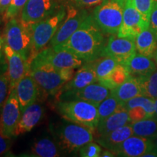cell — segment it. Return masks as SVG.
Returning <instances> with one entry per match:
<instances>
[{
    "instance_id": "38",
    "label": "cell",
    "mask_w": 157,
    "mask_h": 157,
    "mask_svg": "<svg viewBox=\"0 0 157 157\" xmlns=\"http://www.w3.org/2000/svg\"><path fill=\"white\" fill-rule=\"evenodd\" d=\"M76 6L80 7H90L99 5L105 0H73Z\"/></svg>"
},
{
    "instance_id": "46",
    "label": "cell",
    "mask_w": 157,
    "mask_h": 157,
    "mask_svg": "<svg viewBox=\"0 0 157 157\" xmlns=\"http://www.w3.org/2000/svg\"><path fill=\"white\" fill-rule=\"evenodd\" d=\"M154 60H155V62H156V66H157V50H156V52H155V54H154Z\"/></svg>"
},
{
    "instance_id": "8",
    "label": "cell",
    "mask_w": 157,
    "mask_h": 157,
    "mask_svg": "<svg viewBox=\"0 0 157 157\" xmlns=\"http://www.w3.org/2000/svg\"><path fill=\"white\" fill-rule=\"evenodd\" d=\"M58 10L55 0H28L21 10L20 21L29 29L32 25L54 14Z\"/></svg>"
},
{
    "instance_id": "6",
    "label": "cell",
    "mask_w": 157,
    "mask_h": 157,
    "mask_svg": "<svg viewBox=\"0 0 157 157\" xmlns=\"http://www.w3.org/2000/svg\"><path fill=\"white\" fill-rule=\"evenodd\" d=\"M4 39L6 44L16 51L30 63L32 50V38L30 29L16 17L12 18L5 25Z\"/></svg>"
},
{
    "instance_id": "22",
    "label": "cell",
    "mask_w": 157,
    "mask_h": 157,
    "mask_svg": "<svg viewBox=\"0 0 157 157\" xmlns=\"http://www.w3.org/2000/svg\"><path fill=\"white\" fill-rule=\"evenodd\" d=\"M130 123L128 111L125 108H122L104 120L99 121L96 129L98 135H103Z\"/></svg>"
},
{
    "instance_id": "16",
    "label": "cell",
    "mask_w": 157,
    "mask_h": 157,
    "mask_svg": "<svg viewBox=\"0 0 157 157\" xmlns=\"http://www.w3.org/2000/svg\"><path fill=\"white\" fill-rule=\"evenodd\" d=\"M152 149L153 145L151 139L133 135L118 146L113 153L117 156L139 157L143 156Z\"/></svg>"
},
{
    "instance_id": "30",
    "label": "cell",
    "mask_w": 157,
    "mask_h": 157,
    "mask_svg": "<svg viewBox=\"0 0 157 157\" xmlns=\"http://www.w3.org/2000/svg\"><path fill=\"white\" fill-rule=\"evenodd\" d=\"M138 80L142 95L154 99L157 98V69L151 75L139 78Z\"/></svg>"
},
{
    "instance_id": "40",
    "label": "cell",
    "mask_w": 157,
    "mask_h": 157,
    "mask_svg": "<svg viewBox=\"0 0 157 157\" xmlns=\"http://www.w3.org/2000/svg\"><path fill=\"white\" fill-rule=\"evenodd\" d=\"M12 0H0V13H4L10 5Z\"/></svg>"
},
{
    "instance_id": "24",
    "label": "cell",
    "mask_w": 157,
    "mask_h": 157,
    "mask_svg": "<svg viewBox=\"0 0 157 157\" xmlns=\"http://www.w3.org/2000/svg\"><path fill=\"white\" fill-rule=\"evenodd\" d=\"M135 45L138 53L148 58H154L157 50L156 34L150 27L145 29L135 38Z\"/></svg>"
},
{
    "instance_id": "32",
    "label": "cell",
    "mask_w": 157,
    "mask_h": 157,
    "mask_svg": "<svg viewBox=\"0 0 157 157\" xmlns=\"http://www.w3.org/2000/svg\"><path fill=\"white\" fill-rule=\"evenodd\" d=\"M135 7L140 13L143 21L149 25L150 17L155 0H132Z\"/></svg>"
},
{
    "instance_id": "42",
    "label": "cell",
    "mask_w": 157,
    "mask_h": 157,
    "mask_svg": "<svg viewBox=\"0 0 157 157\" xmlns=\"http://www.w3.org/2000/svg\"><path fill=\"white\" fill-rule=\"evenodd\" d=\"M5 39L4 36H0V57L5 56V52H4V48H5Z\"/></svg>"
},
{
    "instance_id": "4",
    "label": "cell",
    "mask_w": 157,
    "mask_h": 157,
    "mask_svg": "<svg viewBox=\"0 0 157 157\" xmlns=\"http://www.w3.org/2000/svg\"><path fill=\"white\" fill-rule=\"evenodd\" d=\"M66 15V9L62 7L54 14L29 27L32 38V50L30 63L37 54L44 50L47 45L50 44L51 39L56 34Z\"/></svg>"
},
{
    "instance_id": "44",
    "label": "cell",
    "mask_w": 157,
    "mask_h": 157,
    "mask_svg": "<svg viewBox=\"0 0 157 157\" xmlns=\"http://www.w3.org/2000/svg\"><path fill=\"white\" fill-rule=\"evenodd\" d=\"M152 145H153V149L152 151H154L157 154V136H156L152 140Z\"/></svg>"
},
{
    "instance_id": "19",
    "label": "cell",
    "mask_w": 157,
    "mask_h": 157,
    "mask_svg": "<svg viewBox=\"0 0 157 157\" xmlns=\"http://www.w3.org/2000/svg\"><path fill=\"white\" fill-rule=\"evenodd\" d=\"M44 116L43 108L38 103H33L25 109L21 113V119L15 130L14 137L29 132L39 121Z\"/></svg>"
},
{
    "instance_id": "11",
    "label": "cell",
    "mask_w": 157,
    "mask_h": 157,
    "mask_svg": "<svg viewBox=\"0 0 157 157\" xmlns=\"http://www.w3.org/2000/svg\"><path fill=\"white\" fill-rule=\"evenodd\" d=\"M136 53L135 39L110 35L104 48L103 56L112 58L119 63L126 66Z\"/></svg>"
},
{
    "instance_id": "26",
    "label": "cell",
    "mask_w": 157,
    "mask_h": 157,
    "mask_svg": "<svg viewBox=\"0 0 157 157\" xmlns=\"http://www.w3.org/2000/svg\"><path fill=\"white\" fill-rule=\"evenodd\" d=\"M130 124L134 135L146 137L151 140L157 136V117L154 116Z\"/></svg>"
},
{
    "instance_id": "3",
    "label": "cell",
    "mask_w": 157,
    "mask_h": 157,
    "mask_svg": "<svg viewBox=\"0 0 157 157\" xmlns=\"http://www.w3.org/2000/svg\"><path fill=\"white\" fill-rule=\"evenodd\" d=\"M57 108L64 119L70 122L89 127L93 131L99 123L98 105L83 100L60 101Z\"/></svg>"
},
{
    "instance_id": "45",
    "label": "cell",
    "mask_w": 157,
    "mask_h": 157,
    "mask_svg": "<svg viewBox=\"0 0 157 157\" xmlns=\"http://www.w3.org/2000/svg\"><path fill=\"white\" fill-rule=\"evenodd\" d=\"M155 100V113H154V117H157V98Z\"/></svg>"
},
{
    "instance_id": "27",
    "label": "cell",
    "mask_w": 157,
    "mask_h": 157,
    "mask_svg": "<svg viewBox=\"0 0 157 157\" xmlns=\"http://www.w3.org/2000/svg\"><path fill=\"white\" fill-rule=\"evenodd\" d=\"M129 76L130 75L126 66L119 63L106 77L98 82L111 90L123 84Z\"/></svg>"
},
{
    "instance_id": "14",
    "label": "cell",
    "mask_w": 157,
    "mask_h": 157,
    "mask_svg": "<svg viewBox=\"0 0 157 157\" xmlns=\"http://www.w3.org/2000/svg\"><path fill=\"white\" fill-rule=\"evenodd\" d=\"M95 82H98V81L94 68L93 61L85 62V64H83L79 68L73 78L66 82L56 94L57 99L58 100L63 96L73 93Z\"/></svg>"
},
{
    "instance_id": "12",
    "label": "cell",
    "mask_w": 157,
    "mask_h": 157,
    "mask_svg": "<svg viewBox=\"0 0 157 157\" xmlns=\"http://www.w3.org/2000/svg\"><path fill=\"white\" fill-rule=\"evenodd\" d=\"M40 61L48 63L58 68H79L84 64L82 60L75 54L56 46L44 48L34 58Z\"/></svg>"
},
{
    "instance_id": "33",
    "label": "cell",
    "mask_w": 157,
    "mask_h": 157,
    "mask_svg": "<svg viewBox=\"0 0 157 157\" xmlns=\"http://www.w3.org/2000/svg\"><path fill=\"white\" fill-rule=\"evenodd\" d=\"M28 0H12L10 5L4 13L3 19L6 22L10 21L12 18L16 17L20 12L22 10L25 4Z\"/></svg>"
},
{
    "instance_id": "5",
    "label": "cell",
    "mask_w": 157,
    "mask_h": 157,
    "mask_svg": "<svg viewBox=\"0 0 157 157\" xmlns=\"http://www.w3.org/2000/svg\"><path fill=\"white\" fill-rule=\"evenodd\" d=\"M125 0H105L94 9V21L104 34L117 35L123 19Z\"/></svg>"
},
{
    "instance_id": "21",
    "label": "cell",
    "mask_w": 157,
    "mask_h": 157,
    "mask_svg": "<svg viewBox=\"0 0 157 157\" xmlns=\"http://www.w3.org/2000/svg\"><path fill=\"white\" fill-rule=\"evenodd\" d=\"M132 135H133L132 127L131 124H129L108 134L99 135L97 141L103 148L113 152L118 146H120L124 141Z\"/></svg>"
},
{
    "instance_id": "28",
    "label": "cell",
    "mask_w": 157,
    "mask_h": 157,
    "mask_svg": "<svg viewBox=\"0 0 157 157\" xmlns=\"http://www.w3.org/2000/svg\"><path fill=\"white\" fill-rule=\"evenodd\" d=\"M122 108H124V104L110 93V95L98 106L99 121L104 120Z\"/></svg>"
},
{
    "instance_id": "18",
    "label": "cell",
    "mask_w": 157,
    "mask_h": 157,
    "mask_svg": "<svg viewBox=\"0 0 157 157\" xmlns=\"http://www.w3.org/2000/svg\"><path fill=\"white\" fill-rule=\"evenodd\" d=\"M15 88L21 112L31 104L36 103L39 95V85L29 74L19 81Z\"/></svg>"
},
{
    "instance_id": "43",
    "label": "cell",
    "mask_w": 157,
    "mask_h": 157,
    "mask_svg": "<svg viewBox=\"0 0 157 157\" xmlns=\"http://www.w3.org/2000/svg\"><path fill=\"white\" fill-rule=\"evenodd\" d=\"M115 156H116V154H114V153H113L112 151L109 150V149H107V150L101 152V156H102V157H113Z\"/></svg>"
},
{
    "instance_id": "1",
    "label": "cell",
    "mask_w": 157,
    "mask_h": 157,
    "mask_svg": "<svg viewBox=\"0 0 157 157\" xmlns=\"http://www.w3.org/2000/svg\"><path fill=\"white\" fill-rule=\"evenodd\" d=\"M103 34L89 15L68 40L56 47L70 51L84 62L95 61L103 57L106 44Z\"/></svg>"
},
{
    "instance_id": "23",
    "label": "cell",
    "mask_w": 157,
    "mask_h": 157,
    "mask_svg": "<svg viewBox=\"0 0 157 157\" xmlns=\"http://www.w3.org/2000/svg\"><path fill=\"white\" fill-rule=\"evenodd\" d=\"M111 95L123 104L133 98L142 95L138 78L129 76L123 84L111 90Z\"/></svg>"
},
{
    "instance_id": "31",
    "label": "cell",
    "mask_w": 157,
    "mask_h": 157,
    "mask_svg": "<svg viewBox=\"0 0 157 157\" xmlns=\"http://www.w3.org/2000/svg\"><path fill=\"white\" fill-rule=\"evenodd\" d=\"M124 108L127 110L132 109L135 106H141L144 108L148 113L150 117L154 116L155 113V100L154 98L146 97V96L140 95L133 98L129 101L126 102L124 104Z\"/></svg>"
},
{
    "instance_id": "35",
    "label": "cell",
    "mask_w": 157,
    "mask_h": 157,
    "mask_svg": "<svg viewBox=\"0 0 157 157\" xmlns=\"http://www.w3.org/2000/svg\"><path fill=\"white\" fill-rule=\"evenodd\" d=\"M102 152L101 147L97 143H88L79 149V155L82 157H98L101 156Z\"/></svg>"
},
{
    "instance_id": "29",
    "label": "cell",
    "mask_w": 157,
    "mask_h": 157,
    "mask_svg": "<svg viewBox=\"0 0 157 157\" xmlns=\"http://www.w3.org/2000/svg\"><path fill=\"white\" fill-rule=\"evenodd\" d=\"M118 64L119 63L116 61L114 59L108 56H103L93 61L98 81H101L106 77Z\"/></svg>"
},
{
    "instance_id": "37",
    "label": "cell",
    "mask_w": 157,
    "mask_h": 157,
    "mask_svg": "<svg viewBox=\"0 0 157 157\" xmlns=\"http://www.w3.org/2000/svg\"><path fill=\"white\" fill-rule=\"evenodd\" d=\"M149 27L157 36V0H155L154 7L151 13Z\"/></svg>"
},
{
    "instance_id": "2",
    "label": "cell",
    "mask_w": 157,
    "mask_h": 157,
    "mask_svg": "<svg viewBox=\"0 0 157 157\" xmlns=\"http://www.w3.org/2000/svg\"><path fill=\"white\" fill-rule=\"evenodd\" d=\"M29 74L41 89L50 95H56L66 82L73 78L74 69L58 68L34 58L30 63Z\"/></svg>"
},
{
    "instance_id": "17",
    "label": "cell",
    "mask_w": 157,
    "mask_h": 157,
    "mask_svg": "<svg viewBox=\"0 0 157 157\" xmlns=\"http://www.w3.org/2000/svg\"><path fill=\"white\" fill-rule=\"evenodd\" d=\"M111 93V90L104 87L99 82H95L82 88V89L68 94L59 98L58 101H68V100H83L90 103L99 105Z\"/></svg>"
},
{
    "instance_id": "7",
    "label": "cell",
    "mask_w": 157,
    "mask_h": 157,
    "mask_svg": "<svg viewBox=\"0 0 157 157\" xmlns=\"http://www.w3.org/2000/svg\"><path fill=\"white\" fill-rule=\"evenodd\" d=\"M93 129L76 123H68L60 127L58 136L59 144L63 150L71 153L93 141Z\"/></svg>"
},
{
    "instance_id": "39",
    "label": "cell",
    "mask_w": 157,
    "mask_h": 157,
    "mask_svg": "<svg viewBox=\"0 0 157 157\" xmlns=\"http://www.w3.org/2000/svg\"><path fill=\"white\" fill-rule=\"evenodd\" d=\"M10 149V138L4 137L0 134V156L8 152Z\"/></svg>"
},
{
    "instance_id": "20",
    "label": "cell",
    "mask_w": 157,
    "mask_h": 157,
    "mask_svg": "<svg viewBox=\"0 0 157 157\" xmlns=\"http://www.w3.org/2000/svg\"><path fill=\"white\" fill-rule=\"evenodd\" d=\"M129 75L137 78L146 77L157 69L156 62L151 58L136 53L126 65Z\"/></svg>"
},
{
    "instance_id": "15",
    "label": "cell",
    "mask_w": 157,
    "mask_h": 157,
    "mask_svg": "<svg viewBox=\"0 0 157 157\" xmlns=\"http://www.w3.org/2000/svg\"><path fill=\"white\" fill-rule=\"evenodd\" d=\"M4 52L7 62V74L10 78V90H12L16 87L19 81L28 75L30 70V63L18 52L13 50L6 44Z\"/></svg>"
},
{
    "instance_id": "36",
    "label": "cell",
    "mask_w": 157,
    "mask_h": 157,
    "mask_svg": "<svg viewBox=\"0 0 157 157\" xmlns=\"http://www.w3.org/2000/svg\"><path fill=\"white\" fill-rule=\"evenodd\" d=\"M127 111H128L129 117L131 123L136 122V121H141L143 119L150 117L146 110L141 106L133 107Z\"/></svg>"
},
{
    "instance_id": "10",
    "label": "cell",
    "mask_w": 157,
    "mask_h": 157,
    "mask_svg": "<svg viewBox=\"0 0 157 157\" xmlns=\"http://www.w3.org/2000/svg\"><path fill=\"white\" fill-rule=\"evenodd\" d=\"M21 110L15 88L10 90L3 105L0 116V134L10 138L14 137L15 130L21 117Z\"/></svg>"
},
{
    "instance_id": "25",
    "label": "cell",
    "mask_w": 157,
    "mask_h": 157,
    "mask_svg": "<svg viewBox=\"0 0 157 157\" xmlns=\"http://www.w3.org/2000/svg\"><path fill=\"white\" fill-rule=\"evenodd\" d=\"M60 151L56 143L49 138L37 140L31 146L26 156L34 157H56L60 156Z\"/></svg>"
},
{
    "instance_id": "41",
    "label": "cell",
    "mask_w": 157,
    "mask_h": 157,
    "mask_svg": "<svg viewBox=\"0 0 157 157\" xmlns=\"http://www.w3.org/2000/svg\"><path fill=\"white\" fill-rule=\"evenodd\" d=\"M7 70V63L5 60L4 56L0 57V74L5 73Z\"/></svg>"
},
{
    "instance_id": "34",
    "label": "cell",
    "mask_w": 157,
    "mask_h": 157,
    "mask_svg": "<svg viewBox=\"0 0 157 157\" xmlns=\"http://www.w3.org/2000/svg\"><path fill=\"white\" fill-rule=\"evenodd\" d=\"M10 92V83L7 72L0 74V108L3 106Z\"/></svg>"
},
{
    "instance_id": "9",
    "label": "cell",
    "mask_w": 157,
    "mask_h": 157,
    "mask_svg": "<svg viewBox=\"0 0 157 157\" xmlns=\"http://www.w3.org/2000/svg\"><path fill=\"white\" fill-rule=\"evenodd\" d=\"M88 15L87 11L82 7L68 6L66 17L51 39L50 46H56L68 40Z\"/></svg>"
},
{
    "instance_id": "13",
    "label": "cell",
    "mask_w": 157,
    "mask_h": 157,
    "mask_svg": "<svg viewBox=\"0 0 157 157\" xmlns=\"http://www.w3.org/2000/svg\"><path fill=\"white\" fill-rule=\"evenodd\" d=\"M148 27L135 7L132 0H125L122 23L117 36L135 39L141 31Z\"/></svg>"
}]
</instances>
